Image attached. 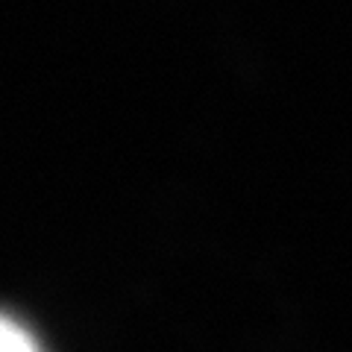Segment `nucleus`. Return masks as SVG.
Segmentation results:
<instances>
[{
	"label": "nucleus",
	"instance_id": "nucleus-1",
	"mask_svg": "<svg viewBox=\"0 0 352 352\" xmlns=\"http://www.w3.org/2000/svg\"><path fill=\"white\" fill-rule=\"evenodd\" d=\"M0 352H41V346L21 323L0 314Z\"/></svg>",
	"mask_w": 352,
	"mask_h": 352
}]
</instances>
